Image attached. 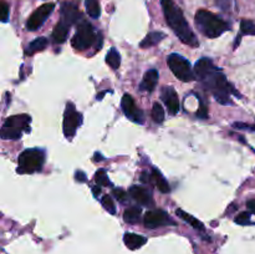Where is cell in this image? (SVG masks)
I'll list each match as a JSON object with an SVG mask.
<instances>
[{
	"label": "cell",
	"mask_w": 255,
	"mask_h": 254,
	"mask_svg": "<svg viewBox=\"0 0 255 254\" xmlns=\"http://www.w3.org/2000/svg\"><path fill=\"white\" fill-rule=\"evenodd\" d=\"M194 74L199 77V80L203 82L204 86L213 94V96L216 97V100L219 104L232 105V92H234V94L239 96L238 92H236L233 86L229 84L226 75L208 57H202L201 60L196 62V65H194Z\"/></svg>",
	"instance_id": "6da1fadb"
},
{
	"label": "cell",
	"mask_w": 255,
	"mask_h": 254,
	"mask_svg": "<svg viewBox=\"0 0 255 254\" xmlns=\"http://www.w3.org/2000/svg\"><path fill=\"white\" fill-rule=\"evenodd\" d=\"M161 5L167 24L173 30L177 37H179V40L188 46H198L199 42L196 34L192 31L186 17H184L183 11L177 6L176 2L173 0H161Z\"/></svg>",
	"instance_id": "7a4b0ae2"
},
{
	"label": "cell",
	"mask_w": 255,
	"mask_h": 254,
	"mask_svg": "<svg viewBox=\"0 0 255 254\" xmlns=\"http://www.w3.org/2000/svg\"><path fill=\"white\" fill-rule=\"evenodd\" d=\"M194 22H196L199 31L206 35L207 37H211V39H216L229 30V25L223 19L204 9L197 11Z\"/></svg>",
	"instance_id": "3957f363"
},
{
	"label": "cell",
	"mask_w": 255,
	"mask_h": 254,
	"mask_svg": "<svg viewBox=\"0 0 255 254\" xmlns=\"http://www.w3.org/2000/svg\"><path fill=\"white\" fill-rule=\"evenodd\" d=\"M45 152L40 148L25 149L17 158V173L26 174L40 171L44 166Z\"/></svg>",
	"instance_id": "277c9868"
},
{
	"label": "cell",
	"mask_w": 255,
	"mask_h": 254,
	"mask_svg": "<svg viewBox=\"0 0 255 254\" xmlns=\"http://www.w3.org/2000/svg\"><path fill=\"white\" fill-rule=\"evenodd\" d=\"M31 117L29 115H15L7 117L1 127V137L4 139H17L21 137L24 132L30 131Z\"/></svg>",
	"instance_id": "5b68a950"
},
{
	"label": "cell",
	"mask_w": 255,
	"mask_h": 254,
	"mask_svg": "<svg viewBox=\"0 0 255 254\" xmlns=\"http://www.w3.org/2000/svg\"><path fill=\"white\" fill-rule=\"evenodd\" d=\"M100 36H101V34H96L94 26L84 20L79 25L76 34L71 39V45L74 49L85 51L89 47H91L96 42V40H99Z\"/></svg>",
	"instance_id": "8992f818"
},
{
	"label": "cell",
	"mask_w": 255,
	"mask_h": 254,
	"mask_svg": "<svg viewBox=\"0 0 255 254\" xmlns=\"http://www.w3.org/2000/svg\"><path fill=\"white\" fill-rule=\"evenodd\" d=\"M169 70L173 72L174 76L183 82H189L196 80V74L192 70L191 64L186 57L179 54H171L167 59Z\"/></svg>",
	"instance_id": "52a82bcc"
},
{
	"label": "cell",
	"mask_w": 255,
	"mask_h": 254,
	"mask_svg": "<svg viewBox=\"0 0 255 254\" xmlns=\"http://www.w3.org/2000/svg\"><path fill=\"white\" fill-rule=\"evenodd\" d=\"M82 116L81 114L76 111L75 106L72 104L66 105V110L64 114V122H62V129L64 134L67 138H71L75 136L77 131V127L81 125Z\"/></svg>",
	"instance_id": "ba28073f"
},
{
	"label": "cell",
	"mask_w": 255,
	"mask_h": 254,
	"mask_svg": "<svg viewBox=\"0 0 255 254\" xmlns=\"http://www.w3.org/2000/svg\"><path fill=\"white\" fill-rule=\"evenodd\" d=\"M55 4L54 2H46V4H42L41 6L37 7L26 21V27L30 31H35L39 27L42 26L45 21H46L47 17L51 15V12L54 11Z\"/></svg>",
	"instance_id": "9c48e42d"
},
{
	"label": "cell",
	"mask_w": 255,
	"mask_h": 254,
	"mask_svg": "<svg viewBox=\"0 0 255 254\" xmlns=\"http://www.w3.org/2000/svg\"><path fill=\"white\" fill-rule=\"evenodd\" d=\"M121 106L122 111L126 115V117L131 121L136 122V124H143L144 116L143 112L136 106V102H134L133 97L128 94H125L124 97L121 100Z\"/></svg>",
	"instance_id": "30bf717a"
},
{
	"label": "cell",
	"mask_w": 255,
	"mask_h": 254,
	"mask_svg": "<svg viewBox=\"0 0 255 254\" xmlns=\"http://www.w3.org/2000/svg\"><path fill=\"white\" fill-rule=\"evenodd\" d=\"M143 223L147 228L154 229L158 228V227L174 224V222H172L171 219H169L168 214H167L166 212L161 211V209H154V211H149L144 214Z\"/></svg>",
	"instance_id": "8fae6325"
},
{
	"label": "cell",
	"mask_w": 255,
	"mask_h": 254,
	"mask_svg": "<svg viewBox=\"0 0 255 254\" xmlns=\"http://www.w3.org/2000/svg\"><path fill=\"white\" fill-rule=\"evenodd\" d=\"M81 17V12H80L79 7L75 2L72 1H65L61 5V19L60 21L64 22L69 27H71L77 20Z\"/></svg>",
	"instance_id": "7c38bea8"
},
{
	"label": "cell",
	"mask_w": 255,
	"mask_h": 254,
	"mask_svg": "<svg viewBox=\"0 0 255 254\" xmlns=\"http://www.w3.org/2000/svg\"><path fill=\"white\" fill-rule=\"evenodd\" d=\"M162 100L166 104L167 109H168L169 114L177 115L179 111V100L177 96V92L174 91L173 87L164 86L162 89Z\"/></svg>",
	"instance_id": "4fadbf2b"
},
{
	"label": "cell",
	"mask_w": 255,
	"mask_h": 254,
	"mask_svg": "<svg viewBox=\"0 0 255 254\" xmlns=\"http://www.w3.org/2000/svg\"><path fill=\"white\" fill-rule=\"evenodd\" d=\"M129 196H131L137 203L141 204V206L152 207L154 204L151 192L142 186H132L131 188H129Z\"/></svg>",
	"instance_id": "5bb4252c"
},
{
	"label": "cell",
	"mask_w": 255,
	"mask_h": 254,
	"mask_svg": "<svg viewBox=\"0 0 255 254\" xmlns=\"http://www.w3.org/2000/svg\"><path fill=\"white\" fill-rule=\"evenodd\" d=\"M157 82H158V72H157V70L154 69L148 70V71L144 74L142 82L139 84V90H141V91H147V92L153 91Z\"/></svg>",
	"instance_id": "9a60e30c"
},
{
	"label": "cell",
	"mask_w": 255,
	"mask_h": 254,
	"mask_svg": "<svg viewBox=\"0 0 255 254\" xmlns=\"http://www.w3.org/2000/svg\"><path fill=\"white\" fill-rule=\"evenodd\" d=\"M124 242L126 244V247L131 251H136V249L141 248L142 246H144L147 242V238L143 236H139L136 233H125L124 236Z\"/></svg>",
	"instance_id": "2e32d148"
},
{
	"label": "cell",
	"mask_w": 255,
	"mask_h": 254,
	"mask_svg": "<svg viewBox=\"0 0 255 254\" xmlns=\"http://www.w3.org/2000/svg\"><path fill=\"white\" fill-rule=\"evenodd\" d=\"M151 182H153L154 186H156L157 188L159 189V192H162V193H169V191H171V187H169L168 182H167V179L164 178L163 174H162L158 169H152Z\"/></svg>",
	"instance_id": "e0dca14e"
},
{
	"label": "cell",
	"mask_w": 255,
	"mask_h": 254,
	"mask_svg": "<svg viewBox=\"0 0 255 254\" xmlns=\"http://www.w3.org/2000/svg\"><path fill=\"white\" fill-rule=\"evenodd\" d=\"M69 29L70 27L65 25L62 21L57 22L55 25L54 30H52V41L55 44H62L64 41H66L67 35H69Z\"/></svg>",
	"instance_id": "ac0fdd59"
},
{
	"label": "cell",
	"mask_w": 255,
	"mask_h": 254,
	"mask_svg": "<svg viewBox=\"0 0 255 254\" xmlns=\"http://www.w3.org/2000/svg\"><path fill=\"white\" fill-rule=\"evenodd\" d=\"M164 37H166V34H164V32L152 31V32H149V34H147L146 37H144V39L139 42V46H141L142 49L152 47V46H154V45L158 44L159 41H162Z\"/></svg>",
	"instance_id": "d6986e66"
},
{
	"label": "cell",
	"mask_w": 255,
	"mask_h": 254,
	"mask_svg": "<svg viewBox=\"0 0 255 254\" xmlns=\"http://www.w3.org/2000/svg\"><path fill=\"white\" fill-rule=\"evenodd\" d=\"M176 213L179 218H182L184 222H187L188 224H191V226L193 227L194 229H197V231H201V232L206 231V228H204V224L202 223V222H199L198 219L194 218L193 216H191V214L186 213V212L182 211V209H177Z\"/></svg>",
	"instance_id": "ffe728a7"
},
{
	"label": "cell",
	"mask_w": 255,
	"mask_h": 254,
	"mask_svg": "<svg viewBox=\"0 0 255 254\" xmlns=\"http://www.w3.org/2000/svg\"><path fill=\"white\" fill-rule=\"evenodd\" d=\"M47 45V39L46 37H36L35 40H32L29 45H27L26 50H25V54L26 55H34L35 52L42 51V50L46 47Z\"/></svg>",
	"instance_id": "44dd1931"
},
{
	"label": "cell",
	"mask_w": 255,
	"mask_h": 254,
	"mask_svg": "<svg viewBox=\"0 0 255 254\" xmlns=\"http://www.w3.org/2000/svg\"><path fill=\"white\" fill-rule=\"evenodd\" d=\"M141 207H129L125 211L124 213V219L126 223L134 224L139 221V217H141Z\"/></svg>",
	"instance_id": "7402d4cb"
},
{
	"label": "cell",
	"mask_w": 255,
	"mask_h": 254,
	"mask_svg": "<svg viewBox=\"0 0 255 254\" xmlns=\"http://www.w3.org/2000/svg\"><path fill=\"white\" fill-rule=\"evenodd\" d=\"M85 6H86V11L90 15V17H92V19L100 17L101 9H100L99 0H85Z\"/></svg>",
	"instance_id": "603a6c76"
},
{
	"label": "cell",
	"mask_w": 255,
	"mask_h": 254,
	"mask_svg": "<svg viewBox=\"0 0 255 254\" xmlns=\"http://www.w3.org/2000/svg\"><path fill=\"white\" fill-rule=\"evenodd\" d=\"M106 62L112 67L114 70H117L120 67V64H121V56L117 52V50L115 47H112L109 51L106 56Z\"/></svg>",
	"instance_id": "cb8c5ba5"
},
{
	"label": "cell",
	"mask_w": 255,
	"mask_h": 254,
	"mask_svg": "<svg viewBox=\"0 0 255 254\" xmlns=\"http://www.w3.org/2000/svg\"><path fill=\"white\" fill-rule=\"evenodd\" d=\"M152 119L156 124H162L164 121V110L159 102H154L152 107Z\"/></svg>",
	"instance_id": "d4e9b609"
},
{
	"label": "cell",
	"mask_w": 255,
	"mask_h": 254,
	"mask_svg": "<svg viewBox=\"0 0 255 254\" xmlns=\"http://www.w3.org/2000/svg\"><path fill=\"white\" fill-rule=\"evenodd\" d=\"M101 203H102V206H104V208L106 209L109 213H111V214L116 213V206H115L114 199H112L111 196H109V194H105V196L101 198Z\"/></svg>",
	"instance_id": "484cf974"
},
{
	"label": "cell",
	"mask_w": 255,
	"mask_h": 254,
	"mask_svg": "<svg viewBox=\"0 0 255 254\" xmlns=\"http://www.w3.org/2000/svg\"><path fill=\"white\" fill-rule=\"evenodd\" d=\"M95 181H96L97 186H111V182L109 181V177H107L106 172H105L104 169H100V171L96 172V174H95Z\"/></svg>",
	"instance_id": "4316f807"
},
{
	"label": "cell",
	"mask_w": 255,
	"mask_h": 254,
	"mask_svg": "<svg viewBox=\"0 0 255 254\" xmlns=\"http://www.w3.org/2000/svg\"><path fill=\"white\" fill-rule=\"evenodd\" d=\"M241 30L244 35H255V24L251 20H242Z\"/></svg>",
	"instance_id": "83f0119b"
},
{
	"label": "cell",
	"mask_w": 255,
	"mask_h": 254,
	"mask_svg": "<svg viewBox=\"0 0 255 254\" xmlns=\"http://www.w3.org/2000/svg\"><path fill=\"white\" fill-rule=\"evenodd\" d=\"M251 217H252V212H242L237 216L236 218V223L242 224V226H247V224L251 223Z\"/></svg>",
	"instance_id": "f1b7e54d"
},
{
	"label": "cell",
	"mask_w": 255,
	"mask_h": 254,
	"mask_svg": "<svg viewBox=\"0 0 255 254\" xmlns=\"http://www.w3.org/2000/svg\"><path fill=\"white\" fill-rule=\"evenodd\" d=\"M0 17H1V21L2 22H6L7 21V17H9V5L5 0H1L0 2Z\"/></svg>",
	"instance_id": "f546056e"
},
{
	"label": "cell",
	"mask_w": 255,
	"mask_h": 254,
	"mask_svg": "<svg viewBox=\"0 0 255 254\" xmlns=\"http://www.w3.org/2000/svg\"><path fill=\"white\" fill-rule=\"evenodd\" d=\"M217 5L224 11H229L232 7V0H216Z\"/></svg>",
	"instance_id": "4dcf8cb0"
},
{
	"label": "cell",
	"mask_w": 255,
	"mask_h": 254,
	"mask_svg": "<svg viewBox=\"0 0 255 254\" xmlns=\"http://www.w3.org/2000/svg\"><path fill=\"white\" fill-rule=\"evenodd\" d=\"M197 116L199 119H207L208 117V111H207V107L204 106L203 102H201V107H199L198 112H197Z\"/></svg>",
	"instance_id": "1f68e13d"
},
{
	"label": "cell",
	"mask_w": 255,
	"mask_h": 254,
	"mask_svg": "<svg viewBox=\"0 0 255 254\" xmlns=\"http://www.w3.org/2000/svg\"><path fill=\"white\" fill-rule=\"evenodd\" d=\"M114 196L116 197V199H119V201H125V199H126V193H125V191L119 188L114 189Z\"/></svg>",
	"instance_id": "d6a6232c"
},
{
	"label": "cell",
	"mask_w": 255,
	"mask_h": 254,
	"mask_svg": "<svg viewBox=\"0 0 255 254\" xmlns=\"http://www.w3.org/2000/svg\"><path fill=\"white\" fill-rule=\"evenodd\" d=\"M76 181L79 182H85L86 181V174L81 171H77L76 172Z\"/></svg>",
	"instance_id": "836d02e7"
},
{
	"label": "cell",
	"mask_w": 255,
	"mask_h": 254,
	"mask_svg": "<svg viewBox=\"0 0 255 254\" xmlns=\"http://www.w3.org/2000/svg\"><path fill=\"white\" fill-rule=\"evenodd\" d=\"M234 127H236V128H248L252 129V131H255V126H248V125L244 124H234Z\"/></svg>",
	"instance_id": "e575fe53"
},
{
	"label": "cell",
	"mask_w": 255,
	"mask_h": 254,
	"mask_svg": "<svg viewBox=\"0 0 255 254\" xmlns=\"http://www.w3.org/2000/svg\"><path fill=\"white\" fill-rule=\"evenodd\" d=\"M247 207H248V209L252 212V213L255 214V199H251V201L247 203Z\"/></svg>",
	"instance_id": "d590c367"
},
{
	"label": "cell",
	"mask_w": 255,
	"mask_h": 254,
	"mask_svg": "<svg viewBox=\"0 0 255 254\" xmlns=\"http://www.w3.org/2000/svg\"><path fill=\"white\" fill-rule=\"evenodd\" d=\"M92 192H94V196L96 197V198H99L100 194H101V189H100V186H95L94 188H92Z\"/></svg>",
	"instance_id": "8d00e7d4"
}]
</instances>
